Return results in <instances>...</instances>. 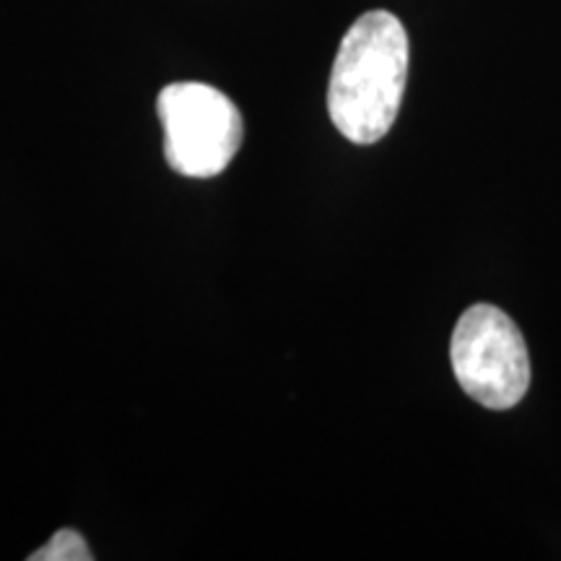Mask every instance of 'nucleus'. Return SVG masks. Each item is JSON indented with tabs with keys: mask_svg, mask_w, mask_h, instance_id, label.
Instances as JSON below:
<instances>
[{
	"mask_svg": "<svg viewBox=\"0 0 561 561\" xmlns=\"http://www.w3.org/2000/svg\"><path fill=\"white\" fill-rule=\"evenodd\" d=\"M409 81V34L390 11H369L351 24L335 55L328 112L351 144L385 138Z\"/></svg>",
	"mask_w": 561,
	"mask_h": 561,
	"instance_id": "obj_1",
	"label": "nucleus"
},
{
	"mask_svg": "<svg viewBox=\"0 0 561 561\" xmlns=\"http://www.w3.org/2000/svg\"><path fill=\"white\" fill-rule=\"evenodd\" d=\"M157 110L167 161L182 178H216L240 151L242 112L224 91L198 81L170 83L161 89Z\"/></svg>",
	"mask_w": 561,
	"mask_h": 561,
	"instance_id": "obj_2",
	"label": "nucleus"
},
{
	"mask_svg": "<svg viewBox=\"0 0 561 561\" xmlns=\"http://www.w3.org/2000/svg\"><path fill=\"white\" fill-rule=\"evenodd\" d=\"M460 388L491 411L515 409L530 388V356L515 320L494 305L462 312L450 341Z\"/></svg>",
	"mask_w": 561,
	"mask_h": 561,
	"instance_id": "obj_3",
	"label": "nucleus"
},
{
	"mask_svg": "<svg viewBox=\"0 0 561 561\" xmlns=\"http://www.w3.org/2000/svg\"><path fill=\"white\" fill-rule=\"evenodd\" d=\"M32 561H91L94 553L89 551L87 541L81 538V533L76 530H58L42 549H37L30 557Z\"/></svg>",
	"mask_w": 561,
	"mask_h": 561,
	"instance_id": "obj_4",
	"label": "nucleus"
}]
</instances>
